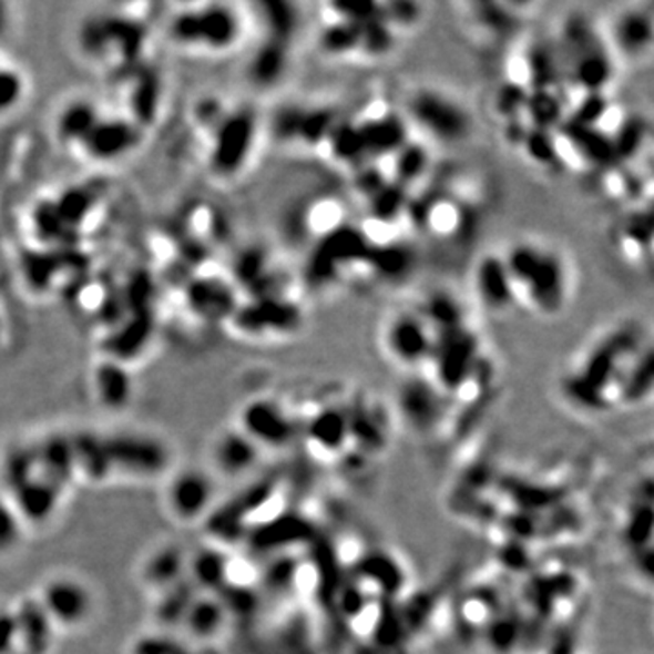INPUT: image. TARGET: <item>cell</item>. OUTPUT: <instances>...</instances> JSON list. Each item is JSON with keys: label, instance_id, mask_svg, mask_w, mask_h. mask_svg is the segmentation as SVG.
<instances>
[{"label": "cell", "instance_id": "6da1fadb", "mask_svg": "<svg viewBox=\"0 0 654 654\" xmlns=\"http://www.w3.org/2000/svg\"><path fill=\"white\" fill-rule=\"evenodd\" d=\"M653 346L638 333L620 327L594 340L562 378V391L580 411H610L650 397Z\"/></svg>", "mask_w": 654, "mask_h": 654}, {"label": "cell", "instance_id": "7a4b0ae2", "mask_svg": "<svg viewBox=\"0 0 654 654\" xmlns=\"http://www.w3.org/2000/svg\"><path fill=\"white\" fill-rule=\"evenodd\" d=\"M514 306L540 317L564 311L571 295V273L562 253L540 242H514L502 253Z\"/></svg>", "mask_w": 654, "mask_h": 654}, {"label": "cell", "instance_id": "3957f363", "mask_svg": "<svg viewBox=\"0 0 654 654\" xmlns=\"http://www.w3.org/2000/svg\"><path fill=\"white\" fill-rule=\"evenodd\" d=\"M409 116L426 135L442 144L463 141L471 131L466 110L440 91H417L409 99Z\"/></svg>", "mask_w": 654, "mask_h": 654}, {"label": "cell", "instance_id": "277c9868", "mask_svg": "<svg viewBox=\"0 0 654 654\" xmlns=\"http://www.w3.org/2000/svg\"><path fill=\"white\" fill-rule=\"evenodd\" d=\"M113 473L136 479H155L172 462V451L161 438L146 433H116L106 437Z\"/></svg>", "mask_w": 654, "mask_h": 654}, {"label": "cell", "instance_id": "5b68a950", "mask_svg": "<svg viewBox=\"0 0 654 654\" xmlns=\"http://www.w3.org/2000/svg\"><path fill=\"white\" fill-rule=\"evenodd\" d=\"M382 346L400 368H422L433 352V331L420 313H398L384 327Z\"/></svg>", "mask_w": 654, "mask_h": 654}, {"label": "cell", "instance_id": "8992f818", "mask_svg": "<svg viewBox=\"0 0 654 654\" xmlns=\"http://www.w3.org/2000/svg\"><path fill=\"white\" fill-rule=\"evenodd\" d=\"M39 602L53 625L64 630L86 624L95 610V599L86 582L65 574L45 582Z\"/></svg>", "mask_w": 654, "mask_h": 654}, {"label": "cell", "instance_id": "52a82bcc", "mask_svg": "<svg viewBox=\"0 0 654 654\" xmlns=\"http://www.w3.org/2000/svg\"><path fill=\"white\" fill-rule=\"evenodd\" d=\"M654 17L640 6L624 8L614 16L604 37L605 45L613 59L624 57L625 61L640 62L650 57L653 48Z\"/></svg>", "mask_w": 654, "mask_h": 654}, {"label": "cell", "instance_id": "ba28073f", "mask_svg": "<svg viewBox=\"0 0 654 654\" xmlns=\"http://www.w3.org/2000/svg\"><path fill=\"white\" fill-rule=\"evenodd\" d=\"M215 497L212 477L201 469H184L170 480L166 488V503L170 513L181 522L202 519Z\"/></svg>", "mask_w": 654, "mask_h": 654}, {"label": "cell", "instance_id": "9c48e42d", "mask_svg": "<svg viewBox=\"0 0 654 654\" xmlns=\"http://www.w3.org/2000/svg\"><path fill=\"white\" fill-rule=\"evenodd\" d=\"M473 292L480 307L493 315H503L517 307L502 255L486 253L477 260L473 267Z\"/></svg>", "mask_w": 654, "mask_h": 654}, {"label": "cell", "instance_id": "30bf717a", "mask_svg": "<svg viewBox=\"0 0 654 654\" xmlns=\"http://www.w3.org/2000/svg\"><path fill=\"white\" fill-rule=\"evenodd\" d=\"M614 246L634 266H651L653 258V215L651 207L636 210L620 222L613 235Z\"/></svg>", "mask_w": 654, "mask_h": 654}, {"label": "cell", "instance_id": "8fae6325", "mask_svg": "<svg viewBox=\"0 0 654 654\" xmlns=\"http://www.w3.org/2000/svg\"><path fill=\"white\" fill-rule=\"evenodd\" d=\"M17 624L16 654H45L53 642L55 625L42 610L39 599L22 600L13 610Z\"/></svg>", "mask_w": 654, "mask_h": 654}, {"label": "cell", "instance_id": "7c38bea8", "mask_svg": "<svg viewBox=\"0 0 654 654\" xmlns=\"http://www.w3.org/2000/svg\"><path fill=\"white\" fill-rule=\"evenodd\" d=\"M241 431L257 446H280L292 435V420L277 403L258 400L244 409Z\"/></svg>", "mask_w": 654, "mask_h": 654}, {"label": "cell", "instance_id": "4fadbf2b", "mask_svg": "<svg viewBox=\"0 0 654 654\" xmlns=\"http://www.w3.org/2000/svg\"><path fill=\"white\" fill-rule=\"evenodd\" d=\"M62 489L57 488L55 483L45 480L44 477L37 473L28 482L22 483L21 488L13 491V508L21 517L22 522L31 525H41L57 513L59 503H61Z\"/></svg>", "mask_w": 654, "mask_h": 654}, {"label": "cell", "instance_id": "5bb4252c", "mask_svg": "<svg viewBox=\"0 0 654 654\" xmlns=\"http://www.w3.org/2000/svg\"><path fill=\"white\" fill-rule=\"evenodd\" d=\"M35 449L37 473L64 489L65 483L75 477V458L71 437L65 435H50Z\"/></svg>", "mask_w": 654, "mask_h": 654}, {"label": "cell", "instance_id": "9a60e30c", "mask_svg": "<svg viewBox=\"0 0 654 654\" xmlns=\"http://www.w3.org/2000/svg\"><path fill=\"white\" fill-rule=\"evenodd\" d=\"M213 466L222 474L237 477L257 463L258 446L241 429L226 431L215 440L212 448Z\"/></svg>", "mask_w": 654, "mask_h": 654}, {"label": "cell", "instance_id": "2e32d148", "mask_svg": "<svg viewBox=\"0 0 654 654\" xmlns=\"http://www.w3.org/2000/svg\"><path fill=\"white\" fill-rule=\"evenodd\" d=\"M422 226L438 238L462 237L468 232L469 210L453 196H435L426 206Z\"/></svg>", "mask_w": 654, "mask_h": 654}, {"label": "cell", "instance_id": "e0dca14e", "mask_svg": "<svg viewBox=\"0 0 654 654\" xmlns=\"http://www.w3.org/2000/svg\"><path fill=\"white\" fill-rule=\"evenodd\" d=\"M71 446L76 473L84 474L93 482H104L113 473L106 437L86 431L71 437Z\"/></svg>", "mask_w": 654, "mask_h": 654}, {"label": "cell", "instance_id": "ac0fdd59", "mask_svg": "<svg viewBox=\"0 0 654 654\" xmlns=\"http://www.w3.org/2000/svg\"><path fill=\"white\" fill-rule=\"evenodd\" d=\"M255 136V119L249 111L233 115L224 127V147L215 153V164L227 172H235L252 150Z\"/></svg>", "mask_w": 654, "mask_h": 654}, {"label": "cell", "instance_id": "d6986e66", "mask_svg": "<svg viewBox=\"0 0 654 654\" xmlns=\"http://www.w3.org/2000/svg\"><path fill=\"white\" fill-rule=\"evenodd\" d=\"M187 559L178 548H162L146 560L144 579L156 589H172L181 582Z\"/></svg>", "mask_w": 654, "mask_h": 654}, {"label": "cell", "instance_id": "ffe728a7", "mask_svg": "<svg viewBox=\"0 0 654 654\" xmlns=\"http://www.w3.org/2000/svg\"><path fill=\"white\" fill-rule=\"evenodd\" d=\"M346 213L348 212L344 202L337 196H320L318 201L311 202V206L304 213L306 229L313 237L323 241L338 229H343Z\"/></svg>", "mask_w": 654, "mask_h": 654}, {"label": "cell", "instance_id": "44dd1931", "mask_svg": "<svg viewBox=\"0 0 654 654\" xmlns=\"http://www.w3.org/2000/svg\"><path fill=\"white\" fill-rule=\"evenodd\" d=\"M187 630L192 631L195 636L207 638L218 633L224 622V610L221 604L212 599L193 600L186 616H184Z\"/></svg>", "mask_w": 654, "mask_h": 654}, {"label": "cell", "instance_id": "7402d4cb", "mask_svg": "<svg viewBox=\"0 0 654 654\" xmlns=\"http://www.w3.org/2000/svg\"><path fill=\"white\" fill-rule=\"evenodd\" d=\"M130 382L121 369H101L96 375V395L101 402L110 409H121L130 400Z\"/></svg>", "mask_w": 654, "mask_h": 654}, {"label": "cell", "instance_id": "603a6c76", "mask_svg": "<svg viewBox=\"0 0 654 654\" xmlns=\"http://www.w3.org/2000/svg\"><path fill=\"white\" fill-rule=\"evenodd\" d=\"M187 564H192V576L195 580V584L206 585V587H212V585L221 584L222 580H224V574H226V560L222 559L221 554L213 553V551H202L198 556L190 562L187 559Z\"/></svg>", "mask_w": 654, "mask_h": 654}, {"label": "cell", "instance_id": "cb8c5ba5", "mask_svg": "<svg viewBox=\"0 0 654 654\" xmlns=\"http://www.w3.org/2000/svg\"><path fill=\"white\" fill-rule=\"evenodd\" d=\"M24 522L10 500L0 499V554L11 553L21 544Z\"/></svg>", "mask_w": 654, "mask_h": 654}, {"label": "cell", "instance_id": "d4e9b609", "mask_svg": "<svg viewBox=\"0 0 654 654\" xmlns=\"http://www.w3.org/2000/svg\"><path fill=\"white\" fill-rule=\"evenodd\" d=\"M21 95V76L17 75V71L0 68V111L16 106Z\"/></svg>", "mask_w": 654, "mask_h": 654}, {"label": "cell", "instance_id": "484cf974", "mask_svg": "<svg viewBox=\"0 0 654 654\" xmlns=\"http://www.w3.org/2000/svg\"><path fill=\"white\" fill-rule=\"evenodd\" d=\"M17 653V624L13 610H0V654Z\"/></svg>", "mask_w": 654, "mask_h": 654}]
</instances>
